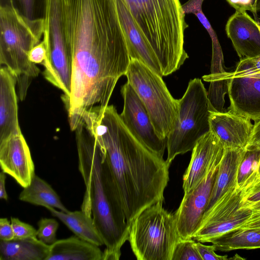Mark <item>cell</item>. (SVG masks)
Here are the masks:
<instances>
[{
    "mask_svg": "<svg viewBox=\"0 0 260 260\" xmlns=\"http://www.w3.org/2000/svg\"><path fill=\"white\" fill-rule=\"evenodd\" d=\"M245 150L225 149L205 212L226 192L237 187L238 166Z\"/></svg>",
    "mask_w": 260,
    "mask_h": 260,
    "instance_id": "ffe728a7",
    "label": "cell"
},
{
    "mask_svg": "<svg viewBox=\"0 0 260 260\" xmlns=\"http://www.w3.org/2000/svg\"><path fill=\"white\" fill-rule=\"evenodd\" d=\"M11 222L14 233V239L37 237V230L29 224L13 217H11Z\"/></svg>",
    "mask_w": 260,
    "mask_h": 260,
    "instance_id": "4dcf8cb0",
    "label": "cell"
},
{
    "mask_svg": "<svg viewBox=\"0 0 260 260\" xmlns=\"http://www.w3.org/2000/svg\"><path fill=\"white\" fill-rule=\"evenodd\" d=\"M74 0H47L43 36L46 57L43 75L68 99L71 92L73 56L71 25Z\"/></svg>",
    "mask_w": 260,
    "mask_h": 260,
    "instance_id": "8992f818",
    "label": "cell"
},
{
    "mask_svg": "<svg viewBox=\"0 0 260 260\" xmlns=\"http://www.w3.org/2000/svg\"><path fill=\"white\" fill-rule=\"evenodd\" d=\"M215 250L223 252L237 249L260 248V227L239 228L211 240Z\"/></svg>",
    "mask_w": 260,
    "mask_h": 260,
    "instance_id": "cb8c5ba5",
    "label": "cell"
},
{
    "mask_svg": "<svg viewBox=\"0 0 260 260\" xmlns=\"http://www.w3.org/2000/svg\"><path fill=\"white\" fill-rule=\"evenodd\" d=\"M247 148H256L260 149V120L255 122L253 124Z\"/></svg>",
    "mask_w": 260,
    "mask_h": 260,
    "instance_id": "8d00e7d4",
    "label": "cell"
},
{
    "mask_svg": "<svg viewBox=\"0 0 260 260\" xmlns=\"http://www.w3.org/2000/svg\"><path fill=\"white\" fill-rule=\"evenodd\" d=\"M145 107L157 136L167 137L178 116V100L169 91L162 77L140 61L131 59L125 75Z\"/></svg>",
    "mask_w": 260,
    "mask_h": 260,
    "instance_id": "9c48e42d",
    "label": "cell"
},
{
    "mask_svg": "<svg viewBox=\"0 0 260 260\" xmlns=\"http://www.w3.org/2000/svg\"><path fill=\"white\" fill-rule=\"evenodd\" d=\"M123 108L119 114L130 133L151 151L163 157L167 139L156 134L148 113L142 101L127 82L121 88Z\"/></svg>",
    "mask_w": 260,
    "mask_h": 260,
    "instance_id": "8fae6325",
    "label": "cell"
},
{
    "mask_svg": "<svg viewBox=\"0 0 260 260\" xmlns=\"http://www.w3.org/2000/svg\"><path fill=\"white\" fill-rule=\"evenodd\" d=\"M247 207H250L252 210V214L249 219L260 216V201Z\"/></svg>",
    "mask_w": 260,
    "mask_h": 260,
    "instance_id": "60d3db41",
    "label": "cell"
},
{
    "mask_svg": "<svg viewBox=\"0 0 260 260\" xmlns=\"http://www.w3.org/2000/svg\"><path fill=\"white\" fill-rule=\"evenodd\" d=\"M259 180H260V161H259V162L258 167V169H257V170L256 174V176H255V179H254V181L253 183H254L256 181H257Z\"/></svg>",
    "mask_w": 260,
    "mask_h": 260,
    "instance_id": "b9f144b4",
    "label": "cell"
},
{
    "mask_svg": "<svg viewBox=\"0 0 260 260\" xmlns=\"http://www.w3.org/2000/svg\"><path fill=\"white\" fill-rule=\"evenodd\" d=\"M47 209L77 236L98 246L104 245L92 216L82 210L66 213L53 207Z\"/></svg>",
    "mask_w": 260,
    "mask_h": 260,
    "instance_id": "603a6c76",
    "label": "cell"
},
{
    "mask_svg": "<svg viewBox=\"0 0 260 260\" xmlns=\"http://www.w3.org/2000/svg\"><path fill=\"white\" fill-rule=\"evenodd\" d=\"M46 46L44 40L42 41L30 51L29 59L32 62L43 64L46 57Z\"/></svg>",
    "mask_w": 260,
    "mask_h": 260,
    "instance_id": "e575fe53",
    "label": "cell"
},
{
    "mask_svg": "<svg viewBox=\"0 0 260 260\" xmlns=\"http://www.w3.org/2000/svg\"><path fill=\"white\" fill-rule=\"evenodd\" d=\"M229 110L256 122L260 120V78L244 76L229 79Z\"/></svg>",
    "mask_w": 260,
    "mask_h": 260,
    "instance_id": "e0dca14e",
    "label": "cell"
},
{
    "mask_svg": "<svg viewBox=\"0 0 260 260\" xmlns=\"http://www.w3.org/2000/svg\"><path fill=\"white\" fill-rule=\"evenodd\" d=\"M244 188L232 189L204 214L193 239L210 243L213 239L238 229L251 216L252 209L244 206Z\"/></svg>",
    "mask_w": 260,
    "mask_h": 260,
    "instance_id": "30bf717a",
    "label": "cell"
},
{
    "mask_svg": "<svg viewBox=\"0 0 260 260\" xmlns=\"http://www.w3.org/2000/svg\"><path fill=\"white\" fill-rule=\"evenodd\" d=\"M37 237L42 242L51 245L56 240L59 224L55 219L41 218L38 222Z\"/></svg>",
    "mask_w": 260,
    "mask_h": 260,
    "instance_id": "f1b7e54d",
    "label": "cell"
},
{
    "mask_svg": "<svg viewBox=\"0 0 260 260\" xmlns=\"http://www.w3.org/2000/svg\"><path fill=\"white\" fill-rule=\"evenodd\" d=\"M259 161V149L247 148L245 150L238 166L237 187L244 188L254 182Z\"/></svg>",
    "mask_w": 260,
    "mask_h": 260,
    "instance_id": "484cf974",
    "label": "cell"
},
{
    "mask_svg": "<svg viewBox=\"0 0 260 260\" xmlns=\"http://www.w3.org/2000/svg\"><path fill=\"white\" fill-rule=\"evenodd\" d=\"M75 131L78 169L85 186L81 210L92 216L104 241L103 260H118L129 226L117 185L104 152L84 123Z\"/></svg>",
    "mask_w": 260,
    "mask_h": 260,
    "instance_id": "3957f363",
    "label": "cell"
},
{
    "mask_svg": "<svg viewBox=\"0 0 260 260\" xmlns=\"http://www.w3.org/2000/svg\"><path fill=\"white\" fill-rule=\"evenodd\" d=\"M193 239H180L176 243L171 260H202Z\"/></svg>",
    "mask_w": 260,
    "mask_h": 260,
    "instance_id": "83f0119b",
    "label": "cell"
},
{
    "mask_svg": "<svg viewBox=\"0 0 260 260\" xmlns=\"http://www.w3.org/2000/svg\"><path fill=\"white\" fill-rule=\"evenodd\" d=\"M155 54L163 76L178 70L188 58L184 49L188 25L179 0H121Z\"/></svg>",
    "mask_w": 260,
    "mask_h": 260,
    "instance_id": "277c9868",
    "label": "cell"
},
{
    "mask_svg": "<svg viewBox=\"0 0 260 260\" xmlns=\"http://www.w3.org/2000/svg\"><path fill=\"white\" fill-rule=\"evenodd\" d=\"M260 227V216L249 219L240 228Z\"/></svg>",
    "mask_w": 260,
    "mask_h": 260,
    "instance_id": "ab89813d",
    "label": "cell"
},
{
    "mask_svg": "<svg viewBox=\"0 0 260 260\" xmlns=\"http://www.w3.org/2000/svg\"><path fill=\"white\" fill-rule=\"evenodd\" d=\"M178 104L176 124L166 139V161L170 165L176 156L192 151L198 140L210 131L209 117L212 110L200 79L189 81Z\"/></svg>",
    "mask_w": 260,
    "mask_h": 260,
    "instance_id": "ba28073f",
    "label": "cell"
},
{
    "mask_svg": "<svg viewBox=\"0 0 260 260\" xmlns=\"http://www.w3.org/2000/svg\"><path fill=\"white\" fill-rule=\"evenodd\" d=\"M225 31L241 59L260 56V23L246 11H236L226 22Z\"/></svg>",
    "mask_w": 260,
    "mask_h": 260,
    "instance_id": "2e32d148",
    "label": "cell"
},
{
    "mask_svg": "<svg viewBox=\"0 0 260 260\" xmlns=\"http://www.w3.org/2000/svg\"><path fill=\"white\" fill-rule=\"evenodd\" d=\"M224 151L218 138L210 130L198 140L192 150L190 162L183 176L184 194L190 193L218 166Z\"/></svg>",
    "mask_w": 260,
    "mask_h": 260,
    "instance_id": "4fadbf2b",
    "label": "cell"
},
{
    "mask_svg": "<svg viewBox=\"0 0 260 260\" xmlns=\"http://www.w3.org/2000/svg\"><path fill=\"white\" fill-rule=\"evenodd\" d=\"M71 44V92L63 102L70 128L84 113L106 107L131 62L114 0H74Z\"/></svg>",
    "mask_w": 260,
    "mask_h": 260,
    "instance_id": "6da1fadb",
    "label": "cell"
},
{
    "mask_svg": "<svg viewBox=\"0 0 260 260\" xmlns=\"http://www.w3.org/2000/svg\"><path fill=\"white\" fill-rule=\"evenodd\" d=\"M50 245L37 237L0 240V260H45Z\"/></svg>",
    "mask_w": 260,
    "mask_h": 260,
    "instance_id": "7402d4cb",
    "label": "cell"
},
{
    "mask_svg": "<svg viewBox=\"0 0 260 260\" xmlns=\"http://www.w3.org/2000/svg\"><path fill=\"white\" fill-rule=\"evenodd\" d=\"M2 171L12 177L22 187L27 186L35 175L29 147L22 134L0 142Z\"/></svg>",
    "mask_w": 260,
    "mask_h": 260,
    "instance_id": "5bb4252c",
    "label": "cell"
},
{
    "mask_svg": "<svg viewBox=\"0 0 260 260\" xmlns=\"http://www.w3.org/2000/svg\"><path fill=\"white\" fill-rule=\"evenodd\" d=\"M44 32V19H29L11 6H0V63L16 76L21 100L29 81L40 72L28 55L42 41Z\"/></svg>",
    "mask_w": 260,
    "mask_h": 260,
    "instance_id": "5b68a950",
    "label": "cell"
},
{
    "mask_svg": "<svg viewBox=\"0 0 260 260\" xmlns=\"http://www.w3.org/2000/svg\"><path fill=\"white\" fill-rule=\"evenodd\" d=\"M209 122L224 149H247L253 127L250 119L230 110L210 111Z\"/></svg>",
    "mask_w": 260,
    "mask_h": 260,
    "instance_id": "9a60e30c",
    "label": "cell"
},
{
    "mask_svg": "<svg viewBox=\"0 0 260 260\" xmlns=\"http://www.w3.org/2000/svg\"><path fill=\"white\" fill-rule=\"evenodd\" d=\"M6 173L2 171L0 173V198L7 201L8 196L6 189Z\"/></svg>",
    "mask_w": 260,
    "mask_h": 260,
    "instance_id": "f35d334b",
    "label": "cell"
},
{
    "mask_svg": "<svg viewBox=\"0 0 260 260\" xmlns=\"http://www.w3.org/2000/svg\"><path fill=\"white\" fill-rule=\"evenodd\" d=\"M244 206H248L260 201V180L244 188Z\"/></svg>",
    "mask_w": 260,
    "mask_h": 260,
    "instance_id": "836d02e7",
    "label": "cell"
},
{
    "mask_svg": "<svg viewBox=\"0 0 260 260\" xmlns=\"http://www.w3.org/2000/svg\"><path fill=\"white\" fill-rule=\"evenodd\" d=\"M82 121L105 153L130 228L143 210L164 202L170 165L130 133L113 105L93 107Z\"/></svg>",
    "mask_w": 260,
    "mask_h": 260,
    "instance_id": "7a4b0ae2",
    "label": "cell"
},
{
    "mask_svg": "<svg viewBox=\"0 0 260 260\" xmlns=\"http://www.w3.org/2000/svg\"><path fill=\"white\" fill-rule=\"evenodd\" d=\"M195 246L202 260H227L228 255H219L215 253L213 245H206L199 241H196Z\"/></svg>",
    "mask_w": 260,
    "mask_h": 260,
    "instance_id": "d6a6232c",
    "label": "cell"
},
{
    "mask_svg": "<svg viewBox=\"0 0 260 260\" xmlns=\"http://www.w3.org/2000/svg\"><path fill=\"white\" fill-rule=\"evenodd\" d=\"M204 0H189L182 5V9L185 14L192 13L202 9V4Z\"/></svg>",
    "mask_w": 260,
    "mask_h": 260,
    "instance_id": "74e56055",
    "label": "cell"
},
{
    "mask_svg": "<svg viewBox=\"0 0 260 260\" xmlns=\"http://www.w3.org/2000/svg\"><path fill=\"white\" fill-rule=\"evenodd\" d=\"M46 2L47 0H0L1 6H11L31 20L44 19Z\"/></svg>",
    "mask_w": 260,
    "mask_h": 260,
    "instance_id": "4316f807",
    "label": "cell"
},
{
    "mask_svg": "<svg viewBox=\"0 0 260 260\" xmlns=\"http://www.w3.org/2000/svg\"><path fill=\"white\" fill-rule=\"evenodd\" d=\"M14 238L11 221L7 218H0V240L9 241Z\"/></svg>",
    "mask_w": 260,
    "mask_h": 260,
    "instance_id": "d590c367",
    "label": "cell"
},
{
    "mask_svg": "<svg viewBox=\"0 0 260 260\" xmlns=\"http://www.w3.org/2000/svg\"><path fill=\"white\" fill-rule=\"evenodd\" d=\"M194 14L196 15L200 22L207 30L211 39L212 43V58H223L222 50L216 34L208 19L203 13L202 9L197 10L194 12Z\"/></svg>",
    "mask_w": 260,
    "mask_h": 260,
    "instance_id": "f546056e",
    "label": "cell"
},
{
    "mask_svg": "<svg viewBox=\"0 0 260 260\" xmlns=\"http://www.w3.org/2000/svg\"><path fill=\"white\" fill-rule=\"evenodd\" d=\"M19 199L46 208L50 207L66 213L70 212L51 185L36 174L30 183L20 193Z\"/></svg>",
    "mask_w": 260,
    "mask_h": 260,
    "instance_id": "d4e9b609",
    "label": "cell"
},
{
    "mask_svg": "<svg viewBox=\"0 0 260 260\" xmlns=\"http://www.w3.org/2000/svg\"><path fill=\"white\" fill-rule=\"evenodd\" d=\"M103 252L98 246L76 235L57 240L50 245L45 260H103Z\"/></svg>",
    "mask_w": 260,
    "mask_h": 260,
    "instance_id": "44dd1931",
    "label": "cell"
},
{
    "mask_svg": "<svg viewBox=\"0 0 260 260\" xmlns=\"http://www.w3.org/2000/svg\"><path fill=\"white\" fill-rule=\"evenodd\" d=\"M226 1L236 11H251L255 20L257 17V12L260 11V0H226Z\"/></svg>",
    "mask_w": 260,
    "mask_h": 260,
    "instance_id": "1f68e13d",
    "label": "cell"
},
{
    "mask_svg": "<svg viewBox=\"0 0 260 260\" xmlns=\"http://www.w3.org/2000/svg\"><path fill=\"white\" fill-rule=\"evenodd\" d=\"M16 76L6 67L0 70V142L21 133L18 119Z\"/></svg>",
    "mask_w": 260,
    "mask_h": 260,
    "instance_id": "d6986e66",
    "label": "cell"
},
{
    "mask_svg": "<svg viewBox=\"0 0 260 260\" xmlns=\"http://www.w3.org/2000/svg\"><path fill=\"white\" fill-rule=\"evenodd\" d=\"M218 167L213 169L190 193L184 194L179 207L174 213L181 239H193L207 207Z\"/></svg>",
    "mask_w": 260,
    "mask_h": 260,
    "instance_id": "7c38bea8",
    "label": "cell"
},
{
    "mask_svg": "<svg viewBox=\"0 0 260 260\" xmlns=\"http://www.w3.org/2000/svg\"><path fill=\"white\" fill-rule=\"evenodd\" d=\"M251 76V77H257V78H260V72L257 73H256L253 75H251V76Z\"/></svg>",
    "mask_w": 260,
    "mask_h": 260,
    "instance_id": "7bdbcfd3",
    "label": "cell"
},
{
    "mask_svg": "<svg viewBox=\"0 0 260 260\" xmlns=\"http://www.w3.org/2000/svg\"><path fill=\"white\" fill-rule=\"evenodd\" d=\"M114 2L131 59L140 61L162 77L155 54L140 32L126 7L121 0Z\"/></svg>",
    "mask_w": 260,
    "mask_h": 260,
    "instance_id": "ac0fdd59",
    "label": "cell"
},
{
    "mask_svg": "<svg viewBox=\"0 0 260 260\" xmlns=\"http://www.w3.org/2000/svg\"><path fill=\"white\" fill-rule=\"evenodd\" d=\"M158 202L140 213L130 225L128 241L138 260H171L180 239L174 214Z\"/></svg>",
    "mask_w": 260,
    "mask_h": 260,
    "instance_id": "52a82bcc",
    "label": "cell"
}]
</instances>
